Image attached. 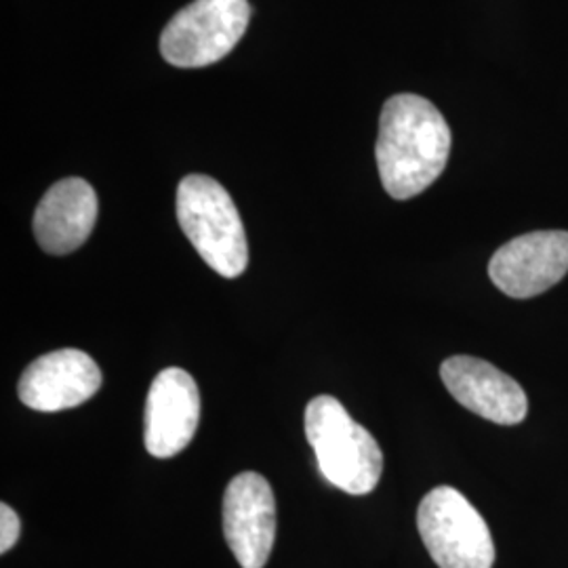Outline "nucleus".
<instances>
[{"instance_id": "obj_9", "label": "nucleus", "mask_w": 568, "mask_h": 568, "mask_svg": "<svg viewBox=\"0 0 568 568\" xmlns=\"http://www.w3.org/2000/svg\"><path fill=\"white\" fill-rule=\"evenodd\" d=\"M102 387V371L81 349H55L39 356L20 377V400L32 410L58 413L87 403Z\"/></svg>"}, {"instance_id": "obj_2", "label": "nucleus", "mask_w": 568, "mask_h": 568, "mask_svg": "<svg viewBox=\"0 0 568 568\" xmlns=\"http://www.w3.org/2000/svg\"><path fill=\"white\" fill-rule=\"evenodd\" d=\"M305 436L318 469L347 495H368L379 485L384 453L375 436L356 424L333 396H316L305 408Z\"/></svg>"}, {"instance_id": "obj_12", "label": "nucleus", "mask_w": 568, "mask_h": 568, "mask_svg": "<svg viewBox=\"0 0 568 568\" xmlns=\"http://www.w3.org/2000/svg\"><path fill=\"white\" fill-rule=\"evenodd\" d=\"M20 516L7 504L0 506V551L7 554L20 539Z\"/></svg>"}, {"instance_id": "obj_1", "label": "nucleus", "mask_w": 568, "mask_h": 568, "mask_svg": "<svg viewBox=\"0 0 568 568\" xmlns=\"http://www.w3.org/2000/svg\"><path fill=\"white\" fill-rule=\"evenodd\" d=\"M450 129L432 102L419 95H394L379 116L377 169L387 194L408 201L422 194L445 171Z\"/></svg>"}, {"instance_id": "obj_6", "label": "nucleus", "mask_w": 568, "mask_h": 568, "mask_svg": "<svg viewBox=\"0 0 568 568\" xmlns=\"http://www.w3.org/2000/svg\"><path fill=\"white\" fill-rule=\"evenodd\" d=\"M568 272V232L544 230L523 234L497 248L488 276L514 300H528L560 283Z\"/></svg>"}, {"instance_id": "obj_3", "label": "nucleus", "mask_w": 568, "mask_h": 568, "mask_svg": "<svg viewBox=\"0 0 568 568\" xmlns=\"http://www.w3.org/2000/svg\"><path fill=\"white\" fill-rule=\"evenodd\" d=\"M178 222L204 264L224 278L248 265L243 220L224 185L209 175H187L178 187Z\"/></svg>"}, {"instance_id": "obj_10", "label": "nucleus", "mask_w": 568, "mask_h": 568, "mask_svg": "<svg viewBox=\"0 0 568 568\" xmlns=\"http://www.w3.org/2000/svg\"><path fill=\"white\" fill-rule=\"evenodd\" d=\"M440 377L459 405L493 424L516 426L527 417L525 389L483 358L450 356L440 366Z\"/></svg>"}, {"instance_id": "obj_8", "label": "nucleus", "mask_w": 568, "mask_h": 568, "mask_svg": "<svg viewBox=\"0 0 568 568\" xmlns=\"http://www.w3.org/2000/svg\"><path fill=\"white\" fill-rule=\"evenodd\" d=\"M201 394L194 377L178 368H164L152 382L145 400L143 443L152 457L169 459L187 447L199 429Z\"/></svg>"}, {"instance_id": "obj_4", "label": "nucleus", "mask_w": 568, "mask_h": 568, "mask_svg": "<svg viewBox=\"0 0 568 568\" xmlns=\"http://www.w3.org/2000/svg\"><path fill=\"white\" fill-rule=\"evenodd\" d=\"M417 528L438 567L493 568V535L480 511L457 488L429 490L417 509Z\"/></svg>"}, {"instance_id": "obj_11", "label": "nucleus", "mask_w": 568, "mask_h": 568, "mask_svg": "<svg viewBox=\"0 0 568 568\" xmlns=\"http://www.w3.org/2000/svg\"><path fill=\"white\" fill-rule=\"evenodd\" d=\"M98 194L81 178L53 183L34 213V236L49 255L81 248L98 222Z\"/></svg>"}, {"instance_id": "obj_5", "label": "nucleus", "mask_w": 568, "mask_h": 568, "mask_svg": "<svg viewBox=\"0 0 568 568\" xmlns=\"http://www.w3.org/2000/svg\"><path fill=\"white\" fill-rule=\"evenodd\" d=\"M248 20V0H194L164 26L161 53L178 68L217 63L243 39Z\"/></svg>"}, {"instance_id": "obj_7", "label": "nucleus", "mask_w": 568, "mask_h": 568, "mask_svg": "<svg viewBox=\"0 0 568 568\" xmlns=\"http://www.w3.org/2000/svg\"><path fill=\"white\" fill-rule=\"evenodd\" d=\"M224 535L243 568H264L276 537V499L257 471L232 478L224 495Z\"/></svg>"}]
</instances>
